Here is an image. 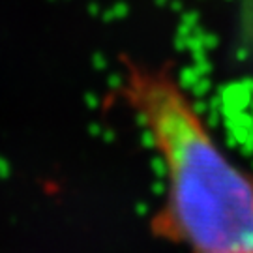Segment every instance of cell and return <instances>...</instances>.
<instances>
[{"mask_svg": "<svg viewBox=\"0 0 253 253\" xmlns=\"http://www.w3.org/2000/svg\"><path fill=\"white\" fill-rule=\"evenodd\" d=\"M122 96L165 178L160 231L191 253H253V176L223 150L178 79L127 66Z\"/></svg>", "mask_w": 253, "mask_h": 253, "instance_id": "1", "label": "cell"}]
</instances>
